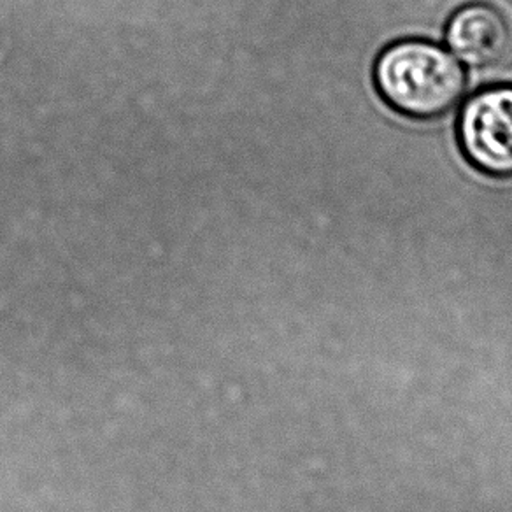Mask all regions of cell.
<instances>
[{"label": "cell", "instance_id": "cell-3", "mask_svg": "<svg viewBox=\"0 0 512 512\" xmlns=\"http://www.w3.org/2000/svg\"><path fill=\"white\" fill-rule=\"evenodd\" d=\"M446 44L463 64L484 69L504 60L511 46V29L493 6L469 4L451 16Z\"/></svg>", "mask_w": 512, "mask_h": 512}, {"label": "cell", "instance_id": "cell-2", "mask_svg": "<svg viewBox=\"0 0 512 512\" xmlns=\"http://www.w3.org/2000/svg\"><path fill=\"white\" fill-rule=\"evenodd\" d=\"M456 139L477 172L512 179V86H490L465 100Z\"/></svg>", "mask_w": 512, "mask_h": 512}, {"label": "cell", "instance_id": "cell-1", "mask_svg": "<svg viewBox=\"0 0 512 512\" xmlns=\"http://www.w3.org/2000/svg\"><path fill=\"white\" fill-rule=\"evenodd\" d=\"M374 83L393 111L413 120H435L460 104L465 71L439 44L407 39L381 51Z\"/></svg>", "mask_w": 512, "mask_h": 512}]
</instances>
